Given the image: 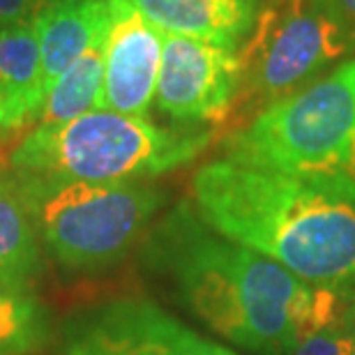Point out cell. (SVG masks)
<instances>
[{
	"label": "cell",
	"mask_w": 355,
	"mask_h": 355,
	"mask_svg": "<svg viewBox=\"0 0 355 355\" xmlns=\"http://www.w3.org/2000/svg\"><path fill=\"white\" fill-rule=\"evenodd\" d=\"M102 111L146 118L157 92L164 33L130 0H109Z\"/></svg>",
	"instance_id": "obj_9"
},
{
	"label": "cell",
	"mask_w": 355,
	"mask_h": 355,
	"mask_svg": "<svg viewBox=\"0 0 355 355\" xmlns=\"http://www.w3.org/2000/svg\"><path fill=\"white\" fill-rule=\"evenodd\" d=\"M349 53H355V35L335 0H261L252 33L238 49L243 83L233 113L259 116Z\"/></svg>",
	"instance_id": "obj_6"
},
{
	"label": "cell",
	"mask_w": 355,
	"mask_h": 355,
	"mask_svg": "<svg viewBox=\"0 0 355 355\" xmlns=\"http://www.w3.org/2000/svg\"><path fill=\"white\" fill-rule=\"evenodd\" d=\"M243 65L236 49L164 33L155 106L175 125L224 123L236 109Z\"/></svg>",
	"instance_id": "obj_8"
},
{
	"label": "cell",
	"mask_w": 355,
	"mask_h": 355,
	"mask_svg": "<svg viewBox=\"0 0 355 355\" xmlns=\"http://www.w3.org/2000/svg\"><path fill=\"white\" fill-rule=\"evenodd\" d=\"M69 3H79V0H42L44 7H58V5H69Z\"/></svg>",
	"instance_id": "obj_20"
},
{
	"label": "cell",
	"mask_w": 355,
	"mask_h": 355,
	"mask_svg": "<svg viewBox=\"0 0 355 355\" xmlns=\"http://www.w3.org/2000/svg\"><path fill=\"white\" fill-rule=\"evenodd\" d=\"M14 178L42 250L69 272L116 266L166 203L164 191L148 182H81L26 173Z\"/></svg>",
	"instance_id": "obj_4"
},
{
	"label": "cell",
	"mask_w": 355,
	"mask_h": 355,
	"mask_svg": "<svg viewBox=\"0 0 355 355\" xmlns=\"http://www.w3.org/2000/svg\"><path fill=\"white\" fill-rule=\"evenodd\" d=\"M191 203L219 236L263 254L309 286L355 288V180L226 157L194 173Z\"/></svg>",
	"instance_id": "obj_2"
},
{
	"label": "cell",
	"mask_w": 355,
	"mask_h": 355,
	"mask_svg": "<svg viewBox=\"0 0 355 355\" xmlns=\"http://www.w3.org/2000/svg\"><path fill=\"white\" fill-rule=\"evenodd\" d=\"M44 99L46 88L35 21L0 26V104L5 132H17L40 120Z\"/></svg>",
	"instance_id": "obj_11"
},
{
	"label": "cell",
	"mask_w": 355,
	"mask_h": 355,
	"mask_svg": "<svg viewBox=\"0 0 355 355\" xmlns=\"http://www.w3.org/2000/svg\"><path fill=\"white\" fill-rule=\"evenodd\" d=\"M51 335V316L33 282L0 275V355H40Z\"/></svg>",
	"instance_id": "obj_13"
},
{
	"label": "cell",
	"mask_w": 355,
	"mask_h": 355,
	"mask_svg": "<svg viewBox=\"0 0 355 355\" xmlns=\"http://www.w3.org/2000/svg\"><path fill=\"white\" fill-rule=\"evenodd\" d=\"M42 10H46L42 0H0V26L33 24Z\"/></svg>",
	"instance_id": "obj_17"
},
{
	"label": "cell",
	"mask_w": 355,
	"mask_h": 355,
	"mask_svg": "<svg viewBox=\"0 0 355 355\" xmlns=\"http://www.w3.org/2000/svg\"><path fill=\"white\" fill-rule=\"evenodd\" d=\"M109 21V0H79L42 10L35 19V28L46 92L69 65H74L92 44L104 40Z\"/></svg>",
	"instance_id": "obj_12"
},
{
	"label": "cell",
	"mask_w": 355,
	"mask_h": 355,
	"mask_svg": "<svg viewBox=\"0 0 355 355\" xmlns=\"http://www.w3.org/2000/svg\"><path fill=\"white\" fill-rule=\"evenodd\" d=\"M141 261L226 342L286 355L342 314L353 291L316 288L272 259L219 236L191 201L175 203L144 236Z\"/></svg>",
	"instance_id": "obj_1"
},
{
	"label": "cell",
	"mask_w": 355,
	"mask_h": 355,
	"mask_svg": "<svg viewBox=\"0 0 355 355\" xmlns=\"http://www.w3.org/2000/svg\"><path fill=\"white\" fill-rule=\"evenodd\" d=\"M353 339L349 323H346V309L335 321L318 328L302 339L293 349V355H351Z\"/></svg>",
	"instance_id": "obj_16"
},
{
	"label": "cell",
	"mask_w": 355,
	"mask_h": 355,
	"mask_svg": "<svg viewBox=\"0 0 355 355\" xmlns=\"http://www.w3.org/2000/svg\"><path fill=\"white\" fill-rule=\"evenodd\" d=\"M212 144L201 127H162L116 111L37 125L10 155V171L81 182H144L194 162Z\"/></svg>",
	"instance_id": "obj_3"
},
{
	"label": "cell",
	"mask_w": 355,
	"mask_h": 355,
	"mask_svg": "<svg viewBox=\"0 0 355 355\" xmlns=\"http://www.w3.org/2000/svg\"><path fill=\"white\" fill-rule=\"evenodd\" d=\"M224 157L355 180V55L231 132Z\"/></svg>",
	"instance_id": "obj_5"
},
{
	"label": "cell",
	"mask_w": 355,
	"mask_h": 355,
	"mask_svg": "<svg viewBox=\"0 0 355 355\" xmlns=\"http://www.w3.org/2000/svg\"><path fill=\"white\" fill-rule=\"evenodd\" d=\"M337 7H339V12L344 14V19H346V24H349V28L353 31L355 35V0H335Z\"/></svg>",
	"instance_id": "obj_18"
},
{
	"label": "cell",
	"mask_w": 355,
	"mask_h": 355,
	"mask_svg": "<svg viewBox=\"0 0 355 355\" xmlns=\"http://www.w3.org/2000/svg\"><path fill=\"white\" fill-rule=\"evenodd\" d=\"M106 37V35H104ZM104 88V40L92 44L74 65H69L51 90L37 125H62L90 111H102Z\"/></svg>",
	"instance_id": "obj_15"
},
{
	"label": "cell",
	"mask_w": 355,
	"mask_h": 355,
	"mask_svg": "<svg viewBox=\"0 0 355 355\" xmlns=\"http://www.w3.org/2000/svg\"><path fill=\"white\" fill-rule=\"evenodd\" d=\"M60 355H236L189 330L159 304L118 297L69 316Z\"/></svg>",
	"instance_id": "obj_7"
},
{
	"label": "cell",
	"mask_w": 355,
	"mask_h": 355,
	"mask_svg": "<svg viewBox=\"0 0 355 355\" xmlns=\"http://www.w3.org/2000/svg\"><path fill=\"white\" fill-rule=\"evenodd\" d=\"M166 35L240 49L252 33L261 0H130Z\"/></svg>",
	"instance_id": "obj_10"
},
{
	"label": "cell",
	"mask_w": 355,
	"mask_h": 355,
	"mask_svg": "<svg viewBox=\"0 0 355 355\" xmlns=\"http://www.w3.org/2000/svg\"><path fill=\"white\" fill-rule=\"evenodd\" d=\"M42 268V243L14 173H0V275L33 282Z\"/></svg>",
	"instance_id": "obj_14"
},
{
	"label": "cell",
	"mask_w": 355,
	"mask_h": 355,
	"mask_svg": "<svg viewBox=\"0 0 355 355\" xmlns=\"http://www.w3.org/2000/svg\"><path fill=\"white\" fill-rule=\"evenodd\" d=\"M5 134V113H3V104H0V137Z\"/></svg>",
	"instance_id": "obj_21"
},
{
	"label": "cell",
	"mask_w": 355,
	"mask_h": 355,
	"mask_svg": "<svg viewBox=\"0 0 355 355\" xmlns=\"http://www.w3.org/2000/svg\"><path fill=\"white\" fill-rule=\"evenodd\" d=\"M0 168H3V162H0ZM0 173H3V171H0Z\"/></svg>",
	"instance_id": "obj_22"
},
{
	"label": "cell",
	"mask_w": 355,
	"mask_h": 355,
	"mask_svg": "<svg viewBox=\"0 0 355 355\" xmlns=\"http://www.w3.org/2000/svg\"><path fill=\"white\" fill-rule=\"evenodd\" d=\"M346 323H349V330H351V339H353V349L351 355H355V291L349 297V304H346Z\"/></svg>",
	"instance_id": "obj_19"
}]
</instances>
